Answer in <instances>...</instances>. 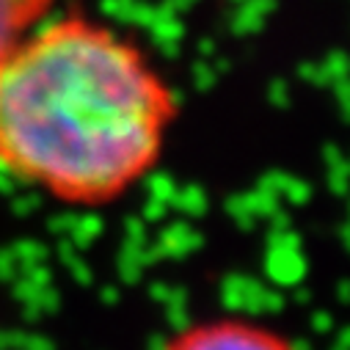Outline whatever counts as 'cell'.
<instances>
[{
    "label": "cell",
    "mask_w": 350,
    "mask_h": 350,
    "mask_svg": "<svg viewBox=\"0 0 350 350\" xmlns=\"http://www.w3.org/2000/svg\"><path fill=\"white\" fill-rule=\"evenodd\" d=\"M53 9L58 0H0V58Z\"/></svg>",
    "instance_id": "3957f363"
},
{
    "label": "cell",
    "mask_w": 350,
    "mask_h": 350,
    "mask_svg": "<svg viewBox=\"0 0 350 350\" xmlns=\"http://www.w3.org/2000/svg\"><path fill=\"white\" fill-rule=\"evenodd\" d=\"M163 350H295L279 331L251 320H204L174 334Z\"/></svg>",
    "instance_id": "7a4b0ae2"
},
{
    "label": "cell",
    "mask_w": 350,
    "mask_h": 350,
    "mask_svg": "<svg viewBox=\"0 0 350 350\" xmlns=\"http://www.w3.org/2000/svg\"><path fill=\"white\" fill-rule=\"evenodd\" d=\"M177 92L116 25L53 9L0 58V171L47 196L111 204L157 165Z\"/></svg>",
    "instance_id": "6da1fadb"
}]
</instances>
